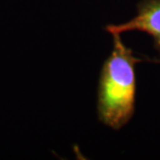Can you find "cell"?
<instances>
[{"label": "cell", "instance_id": "cell-1", "mask_svg": "<svg viewBox=\"0 0 160 160\" xmlns=\"http://www.w3.org/2000/svg\"><path fill=\"white\" fill-rule=\"evenodd\" d=\"M113 47L102 66L98 86V118L102 124L120 130L129 123L135 112L137 63L143 58L122 42L121 34H111Z\"/></svg>", "mask_w": 160, "mask_h": 160}, {"label": "cell", "instance_id": "cell-2", "mask_svg": "<svg viewBox=\"0 0 160 160\" xmlns=\"http://www.w3.org/2000/svg\"><path fill=\"white\" fill-rule=\"evenodd\" d=\"M137 14L131 20L105 27L108 33L142 31L152 37L154 48L160 55V0H140L136 5Z\"/></svg>", "mask_w": 160, "mask_h": 160}, {"label": "cell", "instance_id": "cell-3", "mask_svg": "<svg viewBox=\"0 0 160 160\" xmlns=\"http://www.w3.org/2000/svg\"><path fill=\"white\" fill-rule=\"evenodd\" d=\"M149 62H155V63H160V57L157 59H148Z\"/></svg>", "mask_w": 160, "mask_h": 160}]
</instances>
